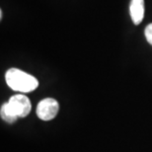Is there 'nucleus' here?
I'll return each mask as SVG.
<instances>
[{"label":"nucleus","instance_id":"f257e3e1","mask_svg":"<svg viewBox=\"0 0 152 152\" xmlns=\"http://www.w3.org/2000/svg\"><path fill=\"white\" fill-rule=\"evenodd\" d=\"M6 83L12 90L20 93H29L39 86L37 78L20 69L10 68L5 73Z\"/></svg>","mask_w":152,"mask_h":152},{"label":"nucleus","instance_id":"f03ea898","mask_svg":"<svg viewBox=\"0 0 152 152\" xmlns=\"http://www.w3.org/2000/svg\"><path fill=\"white\" fill-rule=\"evenodd\" d=\"M59 110V104L56 99L45 98L37 106V115L42 121H51L56 117Z\"/></svg>","mask_w":152,"mask_h":152},{"label":"nucleus","instance_id":"7ed1b4c3","mask_svg":"<svg viewBox=\"0 0 152 152\" xmlns=\"http://www.w3.org/2000/svg\"><path fill=\"white\" fill-rule=\"evenodd\" d=\"M8 104L18 118L27 117L32 110L31 101L23 94H17L12 96L8 101Z\"/></svg>","mask_w":152,"mask_h":152},{"label":"nucleus","instance_id":"20e7f679","mask_svg":"<svg viewBox=\"0 0 152 152\" xmlns=\"http://www.w3.org/2000/svg\"><path fill=\"white\" fill-rule=\"evenodd\" d=\"M129 13L134 25L140 24L144 17V0H132L129 4Z\"/></svg>","mask_w":152,"mask_h":152},{"label":"nucleus","instance_id":"39448f33","mask_svg":"<svg viewBox=\"0 0 152 152\" xmlns=\"http://www.w3.org/2000/svg\"><path fill=\"white\" fill-rule=\"evenodd\" d=\"M0 115H1L2 120L8 124H14L15 121L19 118L14 114V112L12 111V109L10 108V106H9L8 102L2 104L1 109H0Z\"/></svg>","mask_w":152,"mask_h":152},{"label":"nucleus","instance_id":"423d86ee","mask_svg":"<svg viewBox=\"0 0 152 152\" xmlns=\"http://www.w3.org/2000/svg\"><path fill=\"white\" fill-rule=\"evenodd\" d=\"M144 35H145V38L147 39V42L152 45V23L148 24L146 26V28L144 30Z\"/></svg>","mask_w":152,"mask_h":152}]
</instances>
